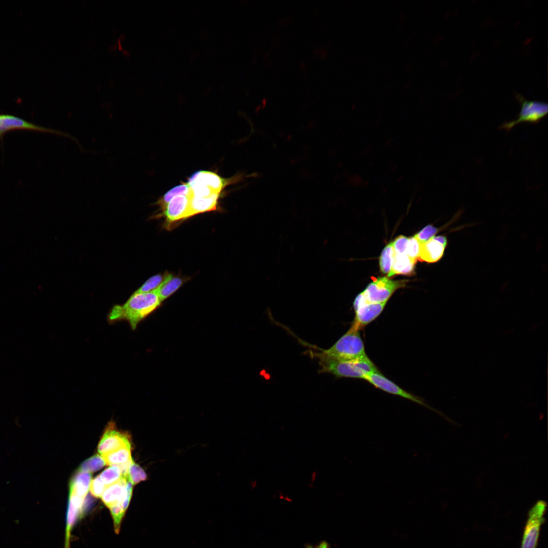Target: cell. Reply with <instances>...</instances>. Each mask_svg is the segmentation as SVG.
<instances>
[{"label": "cell", "instance_id": "obj_11", "mask_svg": "<svg viewBox=\"0 0 548 548\" xmlns=\"http://www.w3.org/2000/svg\"><path fill=\"white\" fill-rule=\"evenodd\" d=\"M164 215L170 222L185 219L189 216V197L179 195L173 197L164 207Z\"/></svg>", "mask_w": 548, "mask_h": 548}, {"label": "cell", "instance_id": "obj_1", "mask_svg": "<svg viewBox=\"0 0 548 548\" xmlns=\"http://www.w3.org/2000/svg\"><path fill=\"white\" fill-rule=\"evenodd\" d=\"M161 302L157 288L146 293H133L125 303L113 307L108 316V320L112 322L126 320L134 330Z\"/></svg>", "mask_w": 548, "mask_h": 548}, {"label": "cell", "instance_id": "obj_3", "mask_svg": "<svg viewBox=\"0 0 548 548\" xmlns=\"http://www.w3.org/2000/svg\"><path fill=\"white\" fill-rule=\"evenodd\" d=\"M320 351L311 354L315 357L337 361L352 360L366 354L359 330L352 326L331 347Z\"/></svg>", "mask_w": 548, "mask_h": 548}, {"label": "cell", "instance_id": "obj_28", "mask_svg": "<svg viewBox=\"0 0 548 548\" xmlns=\"http://www.w3.org/2000/svg\"><path fill=\"white\" fill-rule=\"evenodd\" d=\"M420 244L415 236L408 238L405 253L416 263L419 256Z\"/></svg>", "mask_w": 548, "mask_h": 548}, {"label": "cell", "instance_id": "obj_23", "mask_svg": "<svg viewBox=\"0 0 548 548\" xmlns=\"http://www.w3.org/2000/svg\"><path fill=\"white\" fill-rule=\"evenodd\" d=\"M99 475L107 487L117 482L122 476L120 468L115 465L107 468Z\"/></svg>", "mask_w": 548, "mask_h": 548}, {"label": "cell", "instance_id": "obj_29", "mask_svg": "<svg viewBox=\"0 0 548 548\" xmlns=\"http://www.w3.org/2000/svg\"><path fill=\"white\" fill-rule=\"evenodd\" d=\"M438 230V228L431 225H428L416 234L415 236L420 244H422L434 237L437 233Z\"/></svg>", "mask_w": 548, "mask_h": 548}, {"label": "cell", "instance_id": "obj_27", "mask_svg": "<svg viewBox=\"0 0 548 548\" xmlns=\"http://www.w3.org/2000/svg\"><path fill=\"white\" fill-rule=\"evenodd\" d=\"M109 509L114 521L115 532L118 534L120 531L122 520L126 511L119 504L110 507Z\"/></svg>", "mask_w": 548, "mask_h": 548}, {"label": "cell", "instance_id": "obj_22", "mask_svg": "<svg viewBox=\"0 0 548 548\" xmlns=\"http://www.w3.org/2000/svg\"><path fill=\"white\" fill-rule=\"evenodd\" d=\"M106 464L101 456L95 455L84 461L79 467V471L92 472L101 469Z\"/></svg>", "mask_w": 548, "mask_h": 548}, {"label": "cell", "instance_id": "obj_12", "mask_svg": "<svg viewBox=\"0 0 548 548\" xmlns=\"http://www.w3.org/2000/svg\"><path fill=\"white\" fill-rule=\"evenodd\" d=\"M84 500V498L80 497L75 493L70 492L68 505L66 513L64 548H70L71 533L77 519L80 518L82 515Z\"/></svg>", "mask_w": 548, "mask_h": 548}, {"label": "cell", "instance_id": "obj_25", "mask_svg": "<svg viewBox=\"0 0 548 548\" xmlns=\"http://www.w3.org/2000/svg\"><path fill=\"white\" fill-rule=\"evenodd\" d=\"M126 478L132 485H135L146 480L147 475L144 470L133 461L128 468Z\"/></svg>", "mask_w": 548, "mask_h": 548}, {"label": "cell", "instance_id": "obj_21", "mask_svg": "<svg viewBox=\"0 0 548 548\" xmlns=\"http://www.w3.org/2000/svg\"><path fill=\"white\" fill-rule=\"evenodd\" d=\"M393 255V242H391L384 248L380 258V269L383 273H388L390 271Z\"/></svg>", "mask_w": 548, "mask_h": 548}, {"label": "cell", "instance_id": "obj_20", "mask_svg": "<svg viewBox=\"0 0 548 548\" xmlns=\"http://www.w3.org/2000/svg\"><path fill=\"white\" fill-rule=\"evenodd\" d=\"M183 283V280L179 277H173L167 274L161 284L157 288L159 299L163 301L174 293Z\"/></svg>", "mask_w": 548, "mask_h": 548}, {"label": "cell", "instance_id": "obj_26", "mask_svg": "<svg viewBox=\"0 0 548 548\" xmlns=\"http://www.w3.org/2000/svg\"><path fill=\"white\" fill-rule=\"evenodd\" d=\"M189 191V188L187 184H183L176 186L165 194L159 200V204L164 208L166 204L173 197L179 195H188Z\"/></svg>", "mask_w": 548, "mask_h": 548}, {"label": "cell", "instance_id": "obj_19", "mask_svg": "<svg viewBox=\"0 0 548 548\" xmlns=\"http://www.w3.org/2000/svg\"><path fill=\"white\" fill-rule=\"evenodd\" d=\"M130 448L131 446L124 447L101 456L106 464L119 466L132 460Z\"/></svg>", "mask_w": 548, "mask_h": 548}, {"label": "cell", "instance_id": "obj_16", "mask_svg": "<svg viewBox=\"0 0 548 548\" xmlns=\"http://www.w3.org/2000/svg\"><path fill=\"white\" fill-rule=\"evenodd\" d=\"M220 194L203 197H189V216L215 210Z\"/></svg>", "mask_w": 548, "mask_h": 548}, {"label": "cell", "instance_id": "obj_17", "mask_svg": "<svg viewBox=\"0 0 548 548\" xmlns=\"http://www.w3.org/2000/svg\"><path fill=\"white\" fill-rule=\"evenodd\" d=\"M415 263L406 253L396 254L394 252L392 267L388 277L397 274L410 275L414 272Z\"/></svg>", "mask_w": 548, "mask_h": 548}, {"label": "cell", "instance_id": "obj_5", "mask_svg": "<svg viewBox=\"0 0 548 548\" xmlns=\"http://www.w3.org/2000/svg\"><path fill=\"white\" fill-rule=\"evenodd\" d=\"M546 503L538 500L530 509L524 529L521 548H536L540 527L544 521Z\"/></svg>", "mask_w": 548, "mask_h": 548}, {"label": "cell", "instance_id": "obj_31", "mask_svg": "<svg viewBox=\"0 0 548 548\" xmlns=\"http://www.w3.org/2000/svg\"><path fill=\"white\" fill-rule=\"evenodd\" d=\"M408 243V238L403 235L398 236L393 242V248L395 253H405Z\"/></svg>", "mask_w": 548, "mask_h": 548}, {"label": "cell", "instance_id": "obj_13", "mask_svg": "<svg viewBox=\"0 0 548 548\" xmlns=\"http://www.w3.org/2000/svg\"><path fill=\"white\" fill-rule=\"evenodd\" d=\"M189 182L208 187L220 193L229 182L217 174L209 171H199L195 173L189 180Z\"/></svg>", "mask_w": 548, "mask_h": 548}, {"label": "cell", "instance_id": "obj_4", "mask_svg": "<svg viewBox=\"0 0 548 548\" xmlns=\"http://www.w3.org/2000/svg\"><path fill=\"white\" fill-rule=\"evenodd\" d=\"M516 97L521 104L520 113L516 119L501 124L499 127L500 129L509 131L521 123L536 124L547 115L548 105L546 102L528 100L518 93L516 94Z\"/></svg>", "mask_w": 548, "mask_h": 548}, {"label": "cell", "instance_id": "obj_14", "mask_svg": "<svg viewBox=\"0 0 548 548\" xmlns=\"http://www.w3.org/2000/svg\"><path fill=\"white\" fill-rule=\"evenodd\" d=\"M127 479L122 476L117 482L107 487L101 495V500L108 507L114 506L120 501L123 496Z\"/></svg>", "mask_w": 548, "mask_h": 548}, {"label": "cell", "instance_id": "obj_10", "mask_svg": "<svg viewBox=\"0 0 548 548\" xmlns=\"http://www.w3.org/2000/svg\"><path fill=\"white\" fill-rule=\"evenodd\" d=\"M387 302L382 303H369L359 307L355 310V317L351 326L360 330L374 320H375L383 311Z\"/></svg>", "mask_w": 548, "mask_h": 548}, {"label": "cell", "instance_id": "obj_18", "mask_svg": "<svg viewBox=\"0 0 548 548\" xmlns=\"http://www.w3.org/2000/svg\"><path fill=\"white\" fill-rule=\"evenodd\" d=\"M91 480L90 473L79 471L70 482V492L85 498L89 491Z\"/></svg>", "mask_w": 548, "mask_h": 548}, {"label": "cell", "instance_id": "obj_7", "mask_svg": "<svg viewBox=\"0 0 548 548\" xmlns=\"http://www.w3.org/2000/svg\"><path fill=\"white\" fill-rule=\"evenodd\" d=\"M364 379L378 389L390 394L402 397L434 410L433 408L427 405L423 399L401 388L393 382L385 377L379 370L367 374Z\"/></svg>", "mask_w": 548, "mask_h": 548}, {"label": "cell", "instance_id": "obj_24", "mask_svg": "<svg viewBox=\"0 0 548 548\" xmlns=\"http://www.w3.org/2000/svg\"><path fill=\"white\" fill-rule=\"evenodd\" d=\"M167 274L165 273L164 275H157L152 277L133 293H146L156 289L163 282Z\"/></svg>", "mask_w": 548, "mask_h": 548}, {"label": "cell", "instance_id": "obj_8", "mask_svg": "<svg viewBox=\"0 0 548 548\" xmlns=\"http://www.w3.org/2000/svg\"><path fill=\"white\" fill-rule=\"evenodd\" d=\"M126 446H130L128 435L116 430L110 423L99 442L98 451L102 456Z\"/></svg>", "mask_w": 548, "mask_h": 548}, {"label": "cell", "instance_id": "obj_32", "mask_svg": "<svg viewBox=\"0 0 548 548\" xmlns=\"http://www.w3.org/2000/svg\"><path fill=\"white\" fill-rule=\"evenodd\" d=\"M368 302L367 301L363 292L360 293L355 298L353 303L354 309L355 310Z\"/></svg>", "mask_w": 548, "mask_h": 548}, {"label": "cell", "instance_id": "obj_6", "mask_svg": "<svg viewBox=\"0 0 548 548\" xmlns=\"http://www.w3.org/2000/svg\"><path fill=\"white\" fill-rule=\"evenodd\" d=\"M406 281H394L386 277L378 278L368 285L363 292L369 303L387 302L397 289L405 286Z\"/></svg>", "mask_w": 548, "mask_h": 548}, {"label": "cell", "instance_id": "obj_2", "mask_svg": "<svg viewBox=\"0 0 548 548\" xmlns=\"http://www.w3.org/2000/svg\"><path fill=\"white\" fill-rule=\"evenodd\" d=\"M318 358L321 372L331 373L338 378L364 379L367 374L379 371L366 354L354 359L344 361Z\"/></svg>", "mask_w": 548, "mask_h": 548}, {"label": "cell", "instance_id": "obj_33", "mask_svg": "<svg viewBox=\"0 0 548 548\" xmlns=\"http://www.w3.org/2000/svg\"><path fill=\"white\" fill-rule=\"evenodd\" d=\"M306 548H330L329 544L326 541H322L315 545H307Z\"/></svg>", "mask_w": 548, "mask_h": 548}, {"label": "cell", "instance_id": "obj_30", "mask_svg": "<svg viewBox=\"0 0 548 548\" xmlns=\"http://www.w3.org/2000/svg\"><path fill=\"white\" fill-rule=\"evenodd\" d=\"M107 486L102 481L100 475L95 477L90 484V491L95 497H100Z\"/></svg>", "mask_w": 548, "mask_h": 548}, {"label": "cell", "instance_id": "obj_15", "mask_svg": "<svg viewBox=\"0 0 548 548\" xmlns=\"http://www.w3.org/2000/svg\"><path fill=\"white\" fill-rule=\"evenodd\" d=\"M15 128L35 129L43 131L58 133L65 136H68L60 131L49 130L37 126L14 116L9 115H0V134L7 130Z\"/></svg>", "mask_w": 548, "mask_h": 548}, {"label": "cell", "instance_id": "obj_9", "mask_svg": "<svg viewBox=\"0 0 548 548\" xmlns=\"http://www.w3.org/2000/svg\"><path fill=\"white\" fill-rule=\"evenodd\" d=\"M447 244V238L445 236H434L420 244L418 259L428 263L439 261L443 255Z\"/></svg>", "mask_w": 548, "mask_h": 548}]
</instances>
